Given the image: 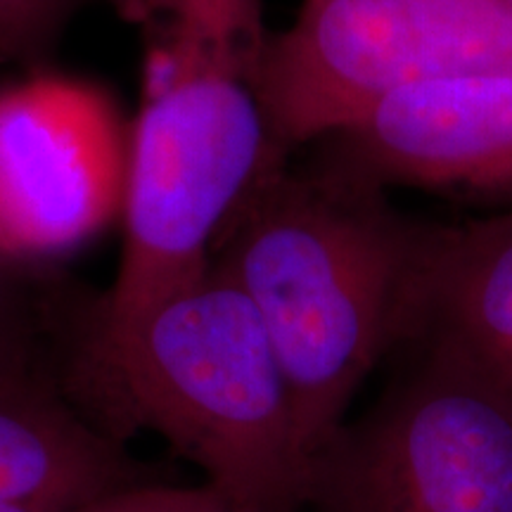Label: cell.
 <instances>
[{
    "label": "cell",
    "mask_w": 512,
    "mask_h": 512,
    "mask_svg": "<svg viewBox=\"0 0 512 512\" xmlns=\"http://www.w3.org/2000/svg\"><path fill=\"white\" fill-rule=\"evenodd\" d=\"M112 3L114 8L119 10L121 17L128 19V22L145 27V24H150L152 19L162 15L171 0H112Z\"/></svg>",
    "instance_id": "obj_13"
},
{
    "label": "cell",
    "mask_w": 512,
    "mask_h": 512,
    "mask_svg": "<svg viewBox=\"0 0 512 512\" xmlns=\"http://www.w3.org/2000/svg\"><path fill=\"white\" fill-rule=\"evenodd\" d=\"M64 396L124 441L157 432L235 512H299L313 460L271 337L219 264L128 318L83 302L57 347Z\"/></svg>",
    "instance_id": "obj_1"
},
{
    "label": "cell",
    "mask_w": 512,
    "mask_h": 512,
    "mask_svg": "<svg viewBox=\"0 0 512 512\" xmlns=\"http://www.w3.org/2000/svg\"><path fill=\"white\" fill-rule=\"evenodd\" d=\"M328 140L332 162L380 188L512 195V74L403 88Z\"/></svg>",
    "instance_id": "obj_7"
},
{
    "label": "cell",
    "mask_w": 512,
    "mask_h": 512,
    "mask_svg": "<svg viewBox=\"0 0 512 512\" xmlns=\"http://www.w3.org/2000/svg\"><path fill=\"white\" fill-rule=\"evenodd\" d=\"M221 512H235V510H221Z\"/></svg>",
    "instance_id": "obj_14"
},
{
    "label": "cell",
    "mask_w": 512,
    "mask_h": 512,
    "mask_svg": "<svg viewBox=\"0 0 512 512\" xmlns=\"http://www.w3.org/2000/svg\"><path fill=\"white\" fill-rule=\"evenodd\" d=\"M318 512H512V399L425 349L420 366L313 463Z\"/></svg>",
    "instance_id": "obj_5"
},
{
    "label": "cell",
    "mask_w": 512,
    "mask_h": 512,
    "mask_svg": "<svg viewBox=\"0 0 512 512\" xmlns=\"http://www.w3.org/2000/svg\"><path fill=\"white\" fill-rule=\"evenodd\" d=\"M53 271H34L0 247V387L57 377V337L67 294Z\"/></svg>",
    "instance_id": "obj_10"
},
{
    "label": "cell",
    "mask_w": 512,
    "mask_h": 512,
    "mask_svg": "<svg viewBox=\"0 0 512 512\" xmlns=\"http://www.w3.org/2000/svg\"><path fill=\"white\" fill-rule=\"evenodd\" d=\"M408 339L512 399V209L460 226L430 223Z\"/></svg>",
    "instance_id": "obj_8"
},
{
    "label": "cell",
    "mask_w": 512,
    "mask_h": 512,
    "mask_svg": "<svg viewBox=\"0 0 512 512\" xmlns=\"http://www.w3.org/2000/svg\"><path fill=\"white\" fill-rule=\"evenodd\" d=\"M508 3H512V0H508Z\"/></svg>",
    "instance_id": "obj_15"
},
{
    "label": "cell",
    "mask_w": 512,
    "mask_h": 512,
    "mask_svg": "<svg viewBox=\"0 0 512 512\" xmlns=\"http://www.w3.org/2000/svg\"><path fill=\"white\" fill-rule=\"evenodd\" d=\"M427 230L328 159L261 178L216 242L211 261L259 313L313 463L370 370L406 337Z\"/></svg>",
    "instance_id": "obj_2"
},
{
    "label": "cell",
    "mask_w": 512,
    "mask_h": 512,
    "mask_svg": "<svg viewBox=\"0 0 512 512\" xmlns=\"http://www.w3.org/2000/svg\"><path fill=\"white\" fill-rule=\"evenodd\" d=\"M86 0H0V64L41 69Z\"/></svg>",
    "instance_id": "obj_11"
},
{
    "label": "cell",
    "mask_w": 512,
    "mask_h": 512,
    "mask_svg": "<svg viewBox=\"0 0 512 512\" xmlns=\"http://www.w3.org/2000/svg\"><path fill=\"white\" fill-rule=\"evenodd\" d=\"M230 510L211 486L140 484L76 512H221Z\"/></svg>",
    "instance_id": "obj_12"
},
{
    "label": "cell",
    "mask_w": 512,
    "mask_h": 512,
    "mask_svg": "<svg viewBox=\"0 0 512 512\" xmlns=\"http://www.w3.org/2000/svg\"><path fill=\"white\" fill-rule=\"evenodd\" d=\"M496 74H512L508 0H302L271 34L261 93L290 157L403 88Z\"/></svg>",
    "instance_id": "obj_4"
},
{
    "label": "cell",
    "mask_w": 512,
    "mask_h": 512,
    "mask_svg": "<svg viewBox=\"0 0 512 512\" xmlns=\"http://www.w3.org/2000/svg\"><path fill=\"white\" fill-rule=\"evenodd\" d=\"M155 465L100 432L57 377L0 387V498L76 512L131 486L162 482Z\"/></svg>",
    "instance_id": "obj_9"
},
{
    "label": "cell",
    "mask_w": 512,
    "mask_h": 512,
    "mask_svg": "<svg viewBox=\"0 0 512 512\" xmlns=\"http://www.w3.org/2000/svg\"><path fill=\"white\" fill-rule=\"evenodd\" d=\"M126 150L86 86L36 74L0 88V247L53 271L124 207Z\"/></svg>",
    "instance_id": "obj_6"
},
{
    "label": "cell",
    "mask_w": 512,
    "mask_h": 512,
    "mask_svg": "<svg viewBox=\"0 0 512 512\" xmlns=\"http://www.w3.org/2000/svg\"><path fill=\"white\" fill-rule=\"evenodd\" d=\"M143 102L128 133L124 252L100 316L147 309L207 271L264 176L287 164L261 93L264 0H171L143 27Z\"/></svg>",
    "instance_id": "obj_3"
}]
</instances>
